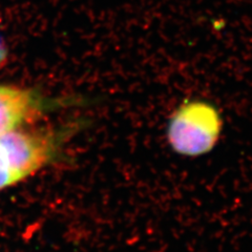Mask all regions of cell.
<instances>
[{"label":"cell","mask_w":252,"mask_h":252,"mask_svg":"<svg viewBox=\"0 0 252 252\" xmlns=\"http://www.w3.org/2000/svg\"><path fill=\"white\" fill-rule=\"evenodd\" d=\"M6 56H7L6 49H5L3 42L1 41V39H0V64H1L3 61L6 60Z\"/></svg>","instance_id":"obj_4"},{"label":"cell","mask_w":252,"mask_h":252,"mask_svg":"<svg viewBox=\"0 0 252 252\" xmlns=\"http://www.w3.org/2000/svg\"><path fill=\"white\" fill-rule=\"evenodd\" d=\"M77 101L51 98L35 89L0 84V136L40 119Z\"/></svg>","instance_id":"obj_3"},{"label":"cell","mask_w":252,"mask_h":252,"mask_svg":"<svg viewBox=\"0 0 252 252\" xmlns=\"http://www.w3.org/2000/svg\"><path fill=\"white\" fill-rule=\"evenodd\" d=\"M79 126L76 122L38 129L21 127L0 136V191L58 161Z\"/></svg>","instance_id":"obj_1"},{"label":"cell","mask_w":252,"mask_h":252,"mask_svg":"<svg viewBox=\"0 0 252 252\" xmlns=\"http://www.w3.org/2000/svg\"><path fill=\"white\" fill-rule=\"evenodd\" d=\"M223 118L219 108L205 100H189L170 116L166 138L175 153L188 158L209 154L223 131Z\"/></svg>","instance_id":"obj_2"}]
</instances>
